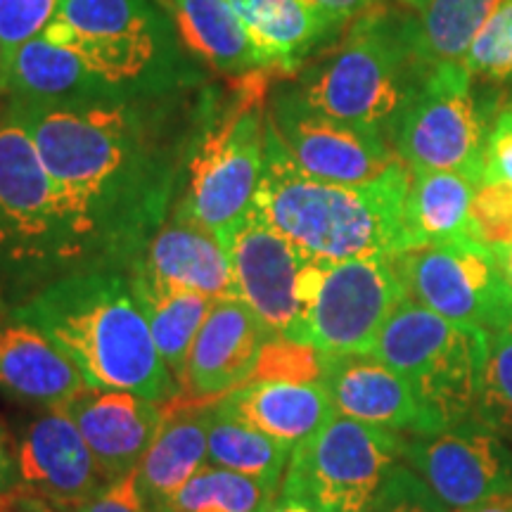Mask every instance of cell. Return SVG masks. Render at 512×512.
<instances>
[{"label": "cell", "instance_id": "cell-36", "mask_svg": "<svg viewBox=\"0 0 512 512\" xmlns=\"http://www.w3.org/2000/svg\"><path fill=\"white\" fill-rule=\"evenodd\" d=\"M370 512H451L420 475L399 463L382 484Z\"/></svg>", "mask_w": 512, "mask_h": 512}, {"label": "cell", "instance_id": "cell-7", "mask_svg": "<svg viewBox=\"0 0 512 512\" xmlns=\"http://www.w3.org/2000/svg\"><path fill=\"white\" fill-rule=\"evenodd\" d=\"M238 100L192 145L178 209L221 242L252 214L264 176L266 83L247 81Z\"/></svg>", "mask_w": 512, "mask_h": 512}, {"label": "cell", "instance_id": "cell-29", "mask_svg": "<svg viewBox=\"0 0 512 512\" xmlns=\"http://www.w3.org/2000/svg\"><path fill=\"white\" fill-rule=\"evenodd\" d=\"M505 0H427L408 15V41L425 72L439 64H460L479 31Z\"/></svg>", "mask_w": 512, "mask_h": 512}, {"label": "cell", "instance_id": "cell-30", "mask_svg": "<svg viewBox=\"0 0 512 512\" xmlns=\"http://www.w3.org/2000/svg\"><path fill=\"white\" fill-rule=\"evenodd\" d=\"M207 448L211 465L256 479L273 491L283 484L292 456L290 444L254 430L238 415L230 413L221 401L211 406Z\"/></svg>", "mask_w": 512, "mask_h": 512}, {"label": "cell", "instance_id": "cell-23", "mask_svg": "<svg viewBox=\"0 0 512 512\" xmlns=\"http://www.w3.org/2000/svg\"><path fill=\"white\" fill-rule=\"evenodd\" d=\"M86 389L74 363L43 332L15 316L0 320V394L57 411Z\"/></svg>", "mask_w": 512, "mask_h": 512}, {"label": "cell", "instance_id": "cell-33", "mask_svg": "<svg viewBox=\"0 0 512 512\" xmlns=\"http://www.w3.org/2000/svg\"><path fill=\"white\" fill-rule=\"evenodd\" d=\"M463 64L472 81L512 86V0H505L484 24Z\"/></svg>", "mask_w": 512, "mask_h": 512}, {"label": "cell", "instance_id": "cell-28", "mask_svg": "<svg viewBox=\"0 0 512 512\" xmlns=\"http://www.w3.org/2000/svg\"><path fill=\"white\" fill-rule=\"evenodd\" d=\"M475 178L456 171H418L411 174L406 195L408 249L467 238V216L475 197Z\"/></svg>", "mask_w": 512, "mask_h": 512}, {"label": "cell", "instance_id": "cell-27", "mask_svg": "<svg viewBox=\"0 0 512 512\" xmlns=\"http://www.w3.org/2000/svg\"><path fill=\"white\" fill-rule=\"evenodd\" d=\"M128 283H131L133 297L147 320L159 356L171 370V375L176 377V382L181 384L192 342H195L214 299L159 283L157 278L140 268H131Z\"/></svg>", "mask_w": 512, "mask_h": 512}, {"label": "cell", "instance_id": "cell-6", "mask_svg": "<svg viewBox=\"0 0 512 512\" xmlns=\"http://www.w3.org/2000/svg\"><path fill=\"white\" fill-rule=\"evenodd\" d=\"M489 335L463 328L406 297L396 306L368 356L413 387L432 430L475 418Z\"/></svg>", "mask_w": 512, "mask_h": 512}, {"label": "cell", "instance_id": "cell-20", "mask_svg": "<svg viewBox=\"0 0 512 512\" xmlns=\"http://www.w3.org/2000/svg\"><path fill=\"white\" fill-rule=\"evenodd\" d=\"M131 268H140L164 285L204 294L214 302L238 297L226 245L178 207L152 235Z\"/></svg>", "mask_w": 512, "mask_h": 512}, {"label": "cell", "instance_id": "cell-19", "mask_svg": "<svg viewBox=\"0 0 512 512\" xmlns=\"http://www.w3.org/2000/svg\"><path fill=\"white\" fill-rule=\"evenodd\" d=\"M320 382L339 415L396 434L434 432L411 384L373 356H325Z\"/></svg>", "mask_w": 512, "mask_h": 512}, {"label": "cell", "instance_id": "cell-18", "mask_svg": "<svg viewBox=\"0 0 512 512\" xmlns=\"http://www.w3.org/2000/svg\"><path fill=\"white\" fill-rule=\"evenodd\" d=\"M17 470L19 489L55 505H81L107 484L79 427L60 408L31 422L17 448Z\"/></svg>", "mask_w": 512, "mask_h": 512}, {"label": "cell", "instance_id": "cell-14", "mask_svg": "<svg viewBox=\"0 0 512 512\" xmlns=\"http://www.w3.org/2000/svg\"><path fill=\"white\" fill-rule=\"evenodd\" d=\"M223 245L238 297L273 337H290L316 292L323 261L309 259L256 207Z\"/></svg>", "mask_w": 512, "mask_h": 512}, {"label": "cell", "instance_id": "cell-10", "mask_svg": "<svg viewBox=\"0 0 512 512\" xmlns=\"http://www.w3.org/2000/svg\"><path fill=\"white\" fill-rule=\"evenodd\" d=\"M465 64H439L422 76L392 128L396 157L411 174L456 171L482 183L484 143L498 102L479 100Z\"/></svg>", "mask_w": 512, "mask_h": 512}, {"label": "cell", "instance_id": "cell-45", "mask_svg": "<svg viewBox=\"0 0 512 512\" xmlns=\"http://www.w3.org/2000/svg\"><path fill=\"white\" fill-rule=\"evenodd\" d=\"M3 79H5V60H3V48H0V98H3Z\"/></svg>", "mask_w": 512, "mask_h": 512}, {"label": "cell", "instance_id": "cell-26", "mask_svg": "<svg viewBox=\"0 0 512 512\" xmlns=\"http://www.w3.org/2000/svg\"><path fill=\"white\" fill-rule=\"evenodd\" d=\"M178 41L221 74L264 69L245 27L228 0H166Z\"/></svg>", "mask_w": 512, "mask_h": 512}, {"label": "cell", "instance_id": "cell-37", "mask_svg": "<svg viewBox=\"0 0 512 512\" xmlns=\"http://www.w3.org/2000/svg\"><path fill=\"white\" fill-rule=\"evenodd\" d=\"M482 181L512 183V102H498L484 143Z\"/></svg>", "mask_w": 512, "mask_h": 512}, {"label": "cell", "instance_id": "cell-22", "mask_svg": "<svg viewBox=\"0 0 512 512\" xmlns=\"http://www.w3.org/2000/svg\"><path fill=\"white\" fill-rule=\"evenodd\" d=\"M136 98L95 74L79 55L46 36L31 38L5 69L3 102L17 105H86Z\"/></svg>", "mask_w": 512, "mask_h": 512}, {"label": "cell", "instance_id": "cell-5", "mask_svg": "<svg viewBox=\"0 0 512 512\" xmlns=\"http://www.w3.org/2000/svg\"><path fill=\"white\" fill-rule=\"evenodd\" d=\"M43 36L136 98L169 95L192 79L159 0H62Z\"/></svg>", "mask_w": 512, "mask_h": 512}, {"label": "cell", "instance_id": "cell-39", "mask_svg": "<svg viewBox=\"0 0 512 512\" xmlns=\"http://www.w3.org/2000/svg\"><path fill=\"white\" fill-rule=\"evenodd\" d=\"M311 8H316L320 15H325L330 22H335L337 27H347L351 19L373 8L380 0H306Z\"/></svg>", "mask_w": 512, "mask_h": 512}, {"label": "cell", "instance_id": "cell-34", "mask_svg": "<svg viewBox=\"0 0 512 512\" xmlns=\"http://www.w3.org/2000/svg\"><path fill=\"white\" fill-rule=\"evenodd\" d=\"M467 238L489 247L491 252L512 245V183H477L467 216Z\"/></svg>", "mask_w": 512, "mask_h": 512}, {"label": "cell", "instance_id": "cell-25", "mask_svg": "<svg viewBox=\"0 0 512 512\" xmlns=\"http://www.w3.org/2000/svg\"><path fill=\"white\" fill-rule=\"evenodd\" d=\"M264 69L299 72L339 29L306 0H228Z\"/></svg>", "mask_w": 512, "mask_h": 512}, {"label": "cell", "instance_id": "cell-2", "mask_svg": "<svg viewBox=\"0 0 512 512\" xmlns=\"http://www.w3.org/2000/svg\"><path fill=\"white\" fill-rule=\"evenodd\" d=\"M12 316L43 332L91 389L176 399L181 384L159 356L128 278L91 268L41 287Z\"/></svg>", "mask_w": 512, "mask_h": 512}, {"label": "cell", "instance_id": "cell-17", "mask_svg": "<svg viewBox=\"0 0 512 512\" xmlns=\"http://www.w3.org/2000/svg\"><path fill=\"white\" fill-rule=\"evenodd\" d=\"M164 403L131 392L86 389L60 411L79 427L105 482H114L138 470L162 430Z\"/></svg>", "mask_w": 512, "mask_h": 512}, {"label": "cell", "instance_id": "cell-21", "mask_svg": "<svg viewBox=\"0 0 512 512\" xmlns=\"http://www.w3.org/2000/svg\"><path fill=\"white\" fill-rule=\"evenodd\" d=\"M214 403L197 399L164 403L162 430L136 470L138 491L150 512H174L178 494L207 465V434Z\"/></svg>", "mask_w": 512, "mask_h": 512}, {"label": "cell", "instance_id": "cell-11", "mask_svg": "<svg viewBox=\"0 0 512 512\" xmlns=\"http://www.w3.org/2000/svg\"><path fill=\"white\" fill-rule=\"evenodd\" d=\"M394 266L408 297L437 316L489 337L512 328V287L489 247L453 238L406 249Z\"/></svg>", "mask_w": 512, "mask_h": 512}, {"label": "cell", "instance_id": "cell-13", "mask_svg": "<svg viewBox=\"0 0 512 512\" xmlns=\"http://www.w3.org/2000/svg\"><path fill=\"white\" fill-rule=\"evenodd\" d=\"M266 119L290 162L316 181L370 183L401 162L387 136L313 110L297 86L273 88Z\"/></svg>", "mask_w": 512, "mask_h": 512}, {"label": "cell", "instance_id": "cell-31", "mask_svg": "<svg viewBox=\"0 0 512 512\" xmlns=\"http://www.w3.org/2000/svg\"><path fill=\"white\" fill-rule=\"evenodd\" d=\"M273 498L275 491L256 479L204 465L178 494L174 512H264Z\"/></svg>", "mask_w": 512, "mask_h": 512}, {"label": "cell", "instance_id": "cell-9", "mask_svg": "<svg viewBox=\"0 0 512 512\" xmlns=\"http://www.w3.org/2000/svg\"><path fill=\"white\" fill-rule=\"evenodd\" d=\"M403 463V434L335 415L292 448L280 498L313 512H370Z\"/></svg>", "mask_w": 512, "mask_h": 512}, {"label": "cell", "instance_id": "cell-3", "mask_svg": "<svg viewBox=\"0 0 512 512\" xmlns=\"http://www.w3.org/2000/svg\"><path fill=\"white\" fill-rule=\"evenodd\" d=\"M411 171L401 162L377 181L325 183L304 176L285 155L266 119L264 176L256 211L313 261L335 264L406 252V195Z\"/></svg>", "mask_w": 512, "mask_h": 512}, {"label": "cell", "instance_id": "cell-42", "mask_svg": "<svg viewBox=\"0 0 512 512\" xmlns=\"http://www.w3.org/2000/svg\"><path fill=\"white\" fill-rule=\"evenodd\" d=\"M264 512H313L309 508H304V505L294 503V501H287V498H278V501H271V505Z\"/></svg>", "mask_w": 512, "mask_h": 512}, {"label": "cell", "instance_id": "cell-38", "mask_svg": "<svg viewBox=\"0 0 512 512\" xmlns=\"http://www.w3.org/2000/svg\"><path fill=\"white\" fill-rule=\"evenodd\" d=\"M76 512H150L145 508L143 496L138 491L136 472L107 482L91 498L76 505Z\"/></svg>", "mask_w": 512, "mask_h": 512}, {"label": "cell", "instance_id": "cell-8", "mask_svg": "<svg viewBox=\"0 0 512 512\" xmlns=\"http://www.w3.org/2000/svg\"><path fill=\"white\" fill-rule=\"evenodd\" d=\"M67 261H79V249L53 178L24 126L0 112V287Z\"/></svg>", "mask_w": 512, "mask_h": 512}, {"label": "cell", "instance_id": "cell-43", "mask_svg": "<svg viewBox=\"0 0 512 512\" xmlns=\"http://www.w3.org/2000/svg\"><path fill=\"white\" fill-rule=\"evenodd\" d=\"M496 256H498V264H501L505 273V280H508V285L512 287V245L501 249V252H496Z\"/></svg>", "mask_w": 512, "mask_h": 512}, {"label": "cell", "instance_id": "cell-24", "mask_svg": "<svg viewBox=\"0 0 512 512\" xmlns=\"http://www.w3.org/2000/svg\"><path fill=\"white\" fill-rule=\"evenodd\" d=\"M221 403L254 430L292 448L337 415L325 384L304 380L247 382Z\"/></svg>", "mask_w": 512, "mask_h": 512}, {"label": "cell", "instance_id": "cell-15", "mask_svg": "<svg viewBox=\"0 0 512 512\" xmlns=\"http://www.w3.org/2000/svg\"><path fill=\"white\" fill-rule=\"evenodd\" d=\"M403 463L451 512L512 494V448L477 418L430 434H403Z\"/></svg>", "mask_w": 512, "mask_h": 512}, {"label": "cell", "instance_id": "cell-32", "mask_svg": "<svg viewBox=\"0 0 512 512\" xmlns=\"http://www.w3.org/2000/svg\"><path fill=\"white\" fill-rule=\"evenodd\" d=\"M475 418L512 448V328L489 337Z\"/></svg>", "mask_w": 512, "mask_h": 512}, {"label": "cell", "instance_id": "cell-1", "mask_svg": "<svg viewBox=\"0 0 512 512\" xmlns=\"http://www.w3.org/2000/svg\"><path fill=\"white\" fill-rule=\"evenodd\" d=\"M159 98L3 105L53 178L79 261L133 264L164 223L181 147Z\"/></svg>", "mask_w": 512, "mask_h": 512}, {"label": "cell", "instance_id": "cell-4", "mask_svg": "<svg viewBox=\"0 0 512 512\" xmlns=\"http://www.w3.org/2000/svg\"><path fill=\"white\" fill-rule=\"evenodd\" d=\"M406 19L382 3L351 19L330 53L299 69L297 91L313 110L389 138L427 74L413 55Z\"/></svg>", "mask_w": 512, "mask_h": 512}, {"label": "cell", "instance_id": "cell-41", "mask_svg": "<svg viewBox=\"0 0 512 512\" xmlns=\"http://www.w3.org/2000/svg\"><path fill=\"white\" fill-rule=\"evenodd\" d=\"M465 512H512V494L494 498V501H486L482 505H475V508Z\"/></svg>", "mask_w": 512, "mask_h": 512}, {"label": "cell", "instance_id": "cell-12", "mask_svg": "<svg viewBox=\"0 0 512 512\" xmlns=\"http://www.w3.org/2000/svg\"><path fill=\"white\" fill-rule=\"evenodd\" d=\"M406 297L392 256L323 264L316 292L287 339L325 356L368 354L382 325Z\"/></svg>", "mask_w": 512, "mask_h": 512}, {"label": "cell", "instance_id": "cell-16", "mask_svg": "<svg viewBox=\"0 0 512 512\" xmlns=\"http://www.w3.org/2000/svg\"><path fill=\"white\" fill-rule=\"evenodd\" d=\"M271 337L240 297L216 299L192 342L181 382L185 399L221 401L247 384Z\"/></svg>", "mask_w": 512, "mask_h": 512}, {"label": "cell", "instance_id": "cell-44", "mask_svg": "<svg viewBox=\"0 0 512 512\" xmlns=\"http://www.w3.org/2000/svg\"><path fill=\"white\" fill-rule=\"evenodd\" d=\"M396 3L403 5V8H413V10H420L422 5L427 3V0H396Z\"/></svg>", "mask_w": 512, "mask_h": 512}, {"label": "cell", "instance_id": "cell-35", "mask_svg": "<svg viewBox=\"0 0 512 512\" xmlns=\"http://www.w3.org/2000/svg\"><path fill=\"white\" fill-rule=\"evenodd\" d=\"M60 3L62 0H0V48L5 69L24 43L46 31Z\"/></svg>", "mask_w": 512, "mask_h": 512}, {"label": "cell", "instance_id": "cell-40", "mask_svg": "<svg viewBox=\"0 0 512 512\" xmlns=\"http://www.w3.org/2000/svg\"><path fill=\"white\" fill-rule=\"evenodd\" d=\"M17 489H19L17 451L8 430H5L3 422H0V498L15 494Z\"/></svg>", "mask_w": 512, "mask_h": 512}]
</instances>
